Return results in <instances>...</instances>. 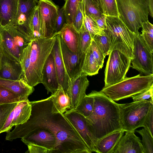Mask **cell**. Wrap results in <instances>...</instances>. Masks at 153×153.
<instances>
[{"mask_svg": "<svg viewBox=\"0 0 153 153\" xmlns=\"http://www.w3.org/2000/svg\"><path fill=\"white\" fill-rule=\"evenodd\" d=\"M106 16L104 15L99 19L95 20L99 28L104 31L107 29Z\"/></svg>", "mask_w": 153, "mask_h": 153, "instance_id": "47", "label": "cell"}, {"mask_svg": "<svg viewBox=\"0 0 153 153\" xmlns=\"http://www.w3.org/2000/svg\"><path fill=\"white\" fill-rule=\"evenodd\" d=\"M38 0H18L17 11L11 24L22 34L31 40L33 39L31 21Z\"/></svg>", "mask_w": 153, "mask_h": 153, "instance_id": "10", "label": "cell"}, {"mask_svg": "<svg viewBox=\"0 0 153 153\" xmlns=\"http://www.w3.org/2000/svg\"><path fill=\"white\" fill-rule=\"evenodd\" d=\"M20 97L8 89L0 85V104L18 102Z\"/></svg>", "mask_w": 153, "mask_h": 153, "instance_id": "32", "label": "cell"}, {"mask_svg": "<svg viewBox=\"0 0 153 153\" xmlns=\"http://www.w3.org/2000/svg\"><path fill=\"white\" fill-rule=\"evenodd\" d=\"M27 146L36 145L51 151V153H57V142L54 134L48 129L39 128L21 138Z\"/></svg>", "mask_w": 153, "mask_h": 153, "instance_id": "13", "label": "cell"}, {"mask_svg": "<svg viewBox=\"0 0 153 153\" xmlns=\"http://www.w3.org/2000/svg\"><path fill=\"white\" fill-rule=\"evenodd\" d=\"M56 35L34 39L23 50L20 61L23 78L31 87L41 83L43 68L54 45Z\"/></svg>", "mask_w": 153, "mask_h": 153, "instance_id": "3", "label": "cell"}, {"mask_svg": "<svg viewBox=\"0 0 153 153\" xmlns=\"http://www.w3.org/2000/svg\"><path fill=\"white\" fill-rule=\"evenodd\" d=\"M118 17L136 36L143 22L149 20L146 0H115Z\"/></svg>", "mask_w": 153, "mask_h": 153, "instance_id": "5", "label": "cell"}, {"mask_svg": "<svg viewBox=\"0 0 153 153\" xmlns=\"http://www.w3.org/2000/svg\"><path fill=\"white\" fill-rule=\"evenodd\" d=\"M37 5L42 37H52L56 33V23L59 7L52 0H39Z\"/></svg>", "mask_w": 153, "mask_h": 153, "instance_id": "12", "label": "cell"}, {"mask_svg": "<svg viewBox=\"0 0 153 153\" xmlns=\"http://www.w3.org/2000/svg\"><path fill=\"white\" fill-rule=\"evenodd\" d=\"M143 127L147 130L153 136V104L151 105L149 111L145 117Z\"/></svg>", "mask_w": 153, "mask_h": 153, "instance_id": "42", "label": "cell"}, {"mask_svg": "<svg viewBox=\"0 0 153 153\" xmlns=\"http://www.w3.org/2000/svg\"><path fill=\"white\" fill-rule=\"evenodd\" d=\"M56 40L51 53L54 61L59 88H62L70 99L69 90L71 82L66 69L62 54L60 36L56 33Z\"/></svg>", "mask_w": 153, "mask_h": 153, "instance_id": "16", "label": "cell"}, {"mask_svg": "<svg viewBox=\"0 0 153 153\" xmlns=\"http://www.w3.org/2000/svg\"><path fill=\"white\" fill-rule=\"evenodd\" d=\"M105 71V86L117 83L124 79L131 67V59L119 51H111Z\"/></svg>", "mask_w": 153, "mask_h": 153, "instance_id": "9", "label": "cell"}, {"mask_svg": "<svg viewBox=\"0 0 153 153\" xmlns=\"http://www.w3.org/2000/svg\"><path fill=\"white\" fill-rule=\"evenodd\" d=\"M100 67L94 57L90 47L85 55L82 68V72L87 76H92L98 73Z\"/></svg>", "mask_w": 153, "mask_h": 153, "instance_id": "27", "label": "cell"}, {"mask_svg": "<svg viewBox=\"0 0 153 153\" xmlns=\"http://www.w3.org/2000/svg\"><path fill=\"white\" fill-rule=\"evenodd\" d=\"M104 14L106 16H118L115 0H101Z\"/></svg>", "mask_w": 153, "mask_h": 153, "instance_id": "39", "label": "cell"}, {"mask_svg": "<svg viewBox=\"0 0 153 153\" xmlns=\"http://www.w3.org/2000/svg\"><path fill=\"white\" fill-rule=\"evenodd\" d=\"M94 102V98L88 94L84 97L74 109L84 116L87 117L93 111Z\"/></svg>", "mask_w": 153, "mask_h": 153, "instance_id": "29", "label": "cell"}, {"mask_svg": "<svg viewBox=\"0 0 153 153\" xmlns=\"http://www.w3.org/2000/svg\"><path fill=\"white\" fill-rule=\"evenodd\" d=\"M92 0L98 8L104 14L103 10L101 3V0Z\"/></svg>", "mask_w": 153, "mask_h": 153, "instance_id": "49", "label": "cell"}, {"mask_svg": "<svg viewBox=\"0 0 153 153\" xmlns=\"http://www.w3.org/2000/svg\"><path fill=\"white\" fill-rule=\"evenodd\" d=\"M18 102L0 104V134L8 116Z\"/></svg>", "mask_w": 153, "mask_h": 153, "instance_id": "38", "label": "cell"}, {"mask_svg": "<svg viewBox=\"0 0 153 153\" xmlns=\"http://www.w3.org/2000/svg\"><path fill=\"white\" fill-rule=\"evenodd\" d=\"M49 93H53L59 87L53 55L51 53L44 64L42 73L41 83Z\"/></svg>", "mask_w": 153, "mask_h": 153, "instance_id": "18", "label": "cell"}, {"mask_svg": "<svg viewBox=\"0 0 153 153\" xmlns=\"http://www.w3.org/2000/svg\"><path fill=\"white\" fill-rule=\"evenodd\" d=\"M85 10V16L91 17L95 20L99 19L104 15L98 8L92 0H86Z\"/></svg>", "mask_w": 153, "mask_h": 153, "instance_id": "36", "label": "cell"}, {"mask_svg": "<svg viewBox=\"0 0 153 153\" xmlns=\"http://www.w3.org/2000/svg\"><path fill=\"white\" fill-rule=\"evenodd\" d=\"M153 84L147 90L132 97L134 101L148 100L153 98Z\"/></svg>", "mask_w": 153, "mask_h": 153, "instance_id": "43", "label": "cell"}, {"mask_svg": "<svg viewBox=\"0 0 153 153\" xmlns=\"http://www.w3.org/2000/svg\"><path fill=\"white\" fill-rule=\"evenodd\" d=\"M0 85L17 94L20 97L21 101L28 99L34 90L33 87L29 86L23 78L16 80L0 78Z\"/></svg>", "mask_w": 153, "mask_h": 153, "instance_id": "22", "label": "cell"}, {"mask_svg": "<svg viewBox=\"0 0 153 153\" xmlns=\"http://www.w3.org/2000/svg\"><path fill=\"white\" fill-rule=\"evenodd\" d=\"M58 33L69 49L77 53L81 51L80 48L79 33L72 25L65 23Z\"/></svg>", "mask_w": 153, "mask_h": 153, "instance_id": "21", "label": "cell"}, {"mask_svg": "<svg viewBox=\"0 0 153 153\" xmlns=\"http://www.w3.org/2000/svg\"><path fill=\"white\" fill-rule=\"evenodd\" d=\"M142 33L140 36L148 47L153 52V25L149 21L142 25Z\"/></svg>", "mask_w": 153, "mask_h": 153, "instance_id": "30", "label": "cell"}, {"mask_svg": "<svg viewBox=\"0 0 153 153\" xmlns=\"http://www.w3.org/2000/svg\"><path fill=\"white\" fill-rule=\"evenodd\" d=\"M83 24L92 39L96 35L102 36L105 34L104 31L99 28L96 20L91 17L85 16L84 17Z\"/></svg>", "mask_w": 153, "mask_h": 153, "instance_id": "33", "label": "cell"}, {"mask_svg": "<svg viewBox=\"0 0 153 153\" xmlns=\"http://www.w3.org/2000/svg\"><path fill=\"white\" fill-rule=\"evenodd\" d=\"M142 137L141 141L144 153H153V137L144 128L136 131Z\"/></svg>", "mask_w": 153, "mask_h": 153, "instance_id": "31", "label": "cell"}, {"mask_svg": "<svg viewBox=\"0 0 153 153\" xmlns=\"http://www.w3.org/2000/svg\"><path fill=\"white\" fill-rule=\"evenodd\" d=\"M13 119L10 127V130L14 126L26 123L31 114V105L28 99L20 101L15 108Z\"/></svg>", "mask_w": 153, "mask_h": 153, "instance_id": "26", "label": "cell"}, {"mask_svg": "<svg viewBox=\"0 0 153 153\" xmlns=\"http://www.w3.org/2000/svg\"><path fill=\"white\" fill-rule=\"evenodd\" d=\"M87 76L82 72L71 80L69 90L71 109H75L86 95V90L89 85Z\"/></svg>", "mask_w": 153, "mask_h": 153, "instance_id": "19", "label": "cell"}, {"mask_svg": "<svg viewBox=\"0 0 153 153\" xmlns=\"http://www.w3.org/2000/svg\"><path fill=\"white\" fill-rule=\"evenodd\" d=\"M50 96L52 102V112L64 114L71 109L70 98L62 88H59Z\"/></svg>", "mask_w": 153, "mask_h": 153, "instance_id": "25", "label": "cell"}, {"mask_svg": "<svg viewBox=\"0 0 153 153\" xmlns=\"http://www.w3.org/2000/svg\"><path fill=\"white\" fill-rule=\"evenodd\" d=\"M153 98L125 104H119L122 130L125 131H134L143 127L151 105Z\"/></svg>", "mask_w": 153, "mask_h": 153, "instance_id": "7", "label": "cell"}, {"mask_svg": "<svg viewBox=\"0 0 153 153\" xmlns=\"http://www.w3.org/2000/svg\"><path fill=\"white\" fill-rule=\"evenodd\" d=\"M28 149L26 153H51V151L40 146L29 145H27Z\"/></svg>", "mask_w": 153, "mask_h": 153, "instance_id": "45", "label": "cell"}, {"mask_svg": "<svg viewBox=\"0 0 153 153\" xmlns=\"http://www.w3.org/2000/svg\"><path fill=\"white\" fill-rule=\"evenodd\" d=\"M62 54L68 74L72 80L79 76L82 73V68L85 53L81 51L75 53L67 47L60 36Z\"/></svg>", "mask_w": 153, "mask_h": 153, "instance_id": "15", "label": "cell"}, {"mask_svg": "<svg viewBox=\"0 0 153 153\" xmlns=\"http://www.w3.org/2000/svg\"><path fill=\"white\" fill-rule=\"evenodd\" d=\"M2 55V49H1V43H0V69L1 68V61Z\"/></svg>", "mask_w": 153, "mask_h": 153, "instance_id": "51", "label": "cell"}, {"mask_svg": "<svg viewBox=\"0 0 153 153\" xmlns=\"http://www.w3.org/2000/svg\"><path fill=\"white\" fill-rule=\"evenodd\" d=\"M107 29L104 30L108 38L111 51H120L132 59L134 34L117 16H106Z\"/></svg>", "mask_w": 153, "mask_h": 153, "instance_id": "6", "label": "cell"}, {"mask_svg": "<svg viewBox=\"0 0 153 153\" xmlns=\"http://www.w3.org/2000/svg\"><path fill=\"white\" fill-rule=\"evenodd\" d=\"M86 0H82V11L84 17L85 16V4Z\"/></svg>", "mask_w": 153, "mask_h": 153, "instance_id": "50", "label": "cell"}, {"mask_svg": "<svg viewBox=\"0 0 153 153\" xmlns=\"http://www.w3.org/2000/svg\"><path fill=\"white\" fill-rule=\"evenodd\" d=\"M79 33L80 49L82 53H86L90 47L92 38L83 24Z\"/></svg>", "mask_w": 153, "mask_h": 153, "instance_id": "35", "label": "cell"}, {"mask_svg": "<svg viewBox=\"0 0 153 153\" xmlns=\"http://www.w3.org/2000/svg\"><path fill=\"white\" fill-rule=\"evenodd\" d=\"M65 22V18L62 7L59 8L56 23V33L61 29Z\"/></svg>", "mask_w": 153, "mask_h": 153, "instance_id": "44", "label": "cell"}, {"mask_svg": "<svg viewBox=\"0 0 153 153\" xmlns=\"http://www.w3.org/2000/svg\"><path fill=\"white\" fill-rule=\"evenodd\" d=\"M147 4L149 14L151 16L153 17V0H146Z\"/></svg>", "mask_w": 153, "mask_h": 153, "instance_id": "48", "label": "cell"}, {"mask_svg": "<svg viewBox=\"0 0 153 153\" xmlns=\"http://www.w3.org/2000/svg\"><path fill=\"white\" fill-rule=\"evenodd\" d=\"M82 0H65L62 7L66 23L72 25L79 3Z\"/></svg>", "mask_w": 153, "mask_h": 153, "instance_id": "28", "label": "cell"}, {"mask_svg": "<svg viewBox=\"0 0 153 153\" xmlns=\"http://www.w3.org/2000/svg\"><path fill=\"white\" fill-rule=\"evenodd\" d=\"M92 39L103 53L105 56L109 55L110 51V44L106 33L103 35H95Z\"/></svg>", "mask_w": 153, "mask_h": 153, "instance_id": "34", "label": "cell"}, {"mask_svg": "<svg viewBox=\"0 0 153 153\" xmlns=\"http://www.w3.org/2000/svg\"><path fill=\"white\" fill-rule=\"evenodd\" d=\"M31 27L33 39L36 38H42L40 20L37 5L34 10L32 16Z\"/></svg>", "mask_w": 153, "mask_h": 153, "instance_id": "37", "label": "cell"}, {"mask_svg": "<svg viewBox=\"0 0 153 153\" xmlns=\"http://www.w3.org/2000/svg\"><path fill=\"white\" fill-rule=\"evenodd\" d=\"M14 108H15L11 112L8 116L0 133L4 132H7L10 131V127L13 118L15 111Z\"/></svg>", "mask_w": 153, "mask_h": 153, "instance_id": "46", "label": "cell"}, {"mask_svg": "<svg viewBox=\"0 0 153 153\" xmlns=\"http://www.w3.org/2000/svg\"><path fill=\"white\" fill-rule=\"evenodd\" d=\"M31 41L12 26H0L2 52L11 59L20 63L23 50Z\"/></svg>", "mask_w": 153, "mask_h": 153, "instance_id": "8", "label": "cell"}, {"mask_svg": "<svg viewBox=\"0 0 153 153\" xmlns=\"http://www.w3.org/2000/svg\"><path fill=\"white\" fill-rule=\"evenodd\" d=\"M84 16L82 11V2L79 3L73 25L78 32H79L83 24Z\"/></svg>", "mask_w": 153, "mask_h": 153, "instance_id": "41", "label": "cell"}, {"mask_svg": "<svg viewBox=\"0 0 153 153\" xmlns=\"http://www.w3.org/2000/svg\"><path fill=\"white\" fill-rule=\"evenodd\" d=\"M18 0H0V26L9 25L17 11Z\"/></svg>", "mask_w": 153, "mask_h": 153, "instance_id": "23", "label": "cell"}, {"mask_svg": "<svg viewBox=\"0 0 153 153\" xmlns=\"http://www.w3.org/2000/svg\"><path fill=\"white\" fill-rule=\"evenodd\" d=\"M30 117L25 123L15 126L7 132L6 140L22 138L35 129L49 130L55 135L57 142V153H91L76 130L64 114L51 111V97L30 102Z\"/></svg>", "mask_w": 153, "mask_h": 153, "instance_id": "1", "label": "cell"}, {"mask_svg": "<svg viewBox=\"0 0 153 153\" xmlns=\"http://www.w3.org/2000/svg\"><path fill=\"white\" fill-rule=\"evenodd\" d=\"M112 153H144L141 140L134 131H126Z\"/></svg>", "mask_w": 153, "mask_h": 153, "instance_id": "17", "label": "cell"}, {"mask_svg": "<svg viewBox=\"0 0 153 153\" xmlns=\"http://www.w3.org/2000/svg\"><path fill=\"white\" fill-rule=\"evenodd\" d=\"M22 78H23V71L20 63L2 53L0 78L16 80Z\"/></svg>", "mask_w": 153, "mask_h": 153, "instance_id": "20", "label": "cell"}, {"mask_svg": "<svg viewBox=\"0 0 153 153\" xmlns=\"http://www.w3.org/2000/svg\"><path fill=\"white\" fill-rule=\"evenodd\" d=\"M89 47L94 57L101 68L103 66L105 56L93 39Z\"/></svg>", "mask_w": 153, "mask_h": 153, "instance_id": "40", "label": "cell"}, {"mask_svg": "<svg viewBox=\"0 0 153 153\" xmlns=\"http://www.w3.org/2000/svg\"><path fill=\"white\" fill-rule=\"evenodd\" d=\"M64 114L91 151L97 152L96 146L88 127L86 117L73 109L68 110Z\"/></svg>", "mask_w": 153, "mask_h": 153, "instance_id": "14", "label": "cell"}, {"mask_svg": "<svg viewBox=\"0 0 153 153\" xmlns=\"http://www.w3.org/2000/svg\"><path fill=\"white\" fill-rule=\"evenodd\" d=\"M124 132L122 130L117 131L98 140L96 145L97 153H112Z\"/></svg>", "mask_w": 153, "mask_h": 153, "instance_id": "24", "label": "cell"}, {"mask_svg": "<svg viewBox=\"0 0 153 153\" xmlns=\"http://www.w3.org/2000/svg\"><path fill=\"white\" fill-rule=\"evenodd\" d=\"M89 94L94 98V105L91 114L85 117L96 146L99 139L122 130L120 110L119 104L100 91Z\"/></svg>", "mask_w": 153, "mask_h": 153, "instance_id": "2", "label": "cell"}, {"mask_svg": "<svg viewBox=\"0 0 153 153\" xmlns=\"http://www.w3.org/2000/svg\"><path fill=\"white\" fill-rule=\"evenodd\" d=\"M153 84V74L140 76L139 74L126 77L113 85L104 87L100 91L115 101L132 97L148 90Z\"/></svg>", "mask_w": 153, "mask_h": 153, "instance_id": "4", "label": "cell"}, {"mask_svg": "<svg viewBox=\"0 0 153 153\" xmlns=\"http://www.w3.org/2000/svg\"><path fill=\"white\" fill-rule=\"evenodd\" d=\"M152 52L141 38L140 33L134 35L132 67L146 75L153 74Z\"/></svg>", "mask_w": 153, "mask_h": 153, "instance_id": "11", "label": "cell"}]
</instances>
